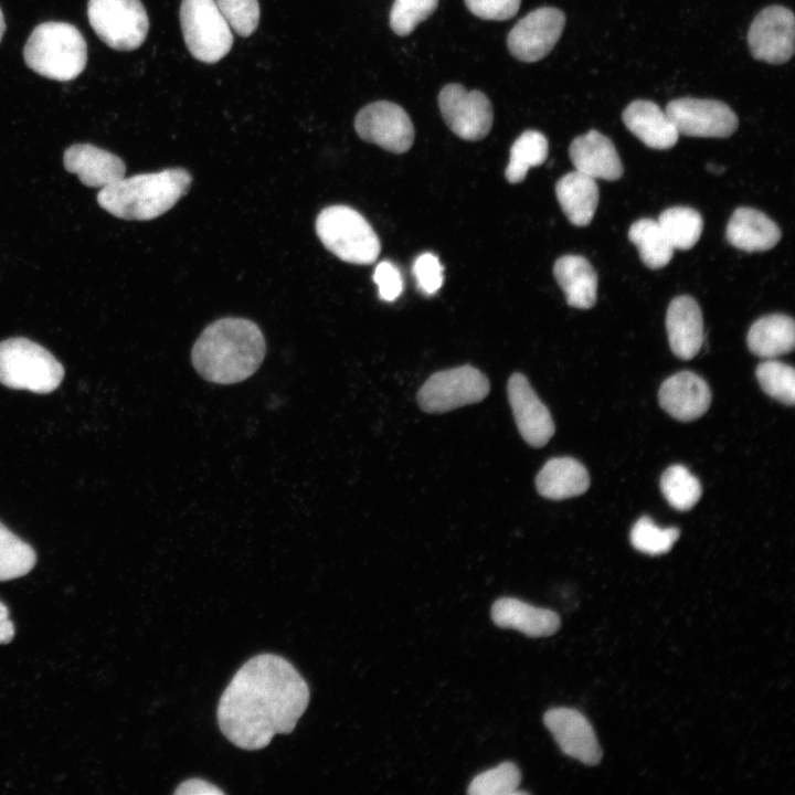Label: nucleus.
Wrapping results in <instances>:
<instances>
[{
  "instance_id": "1",
  "label": "nucleus",
  "mask_w": 795,
  "mask_h": 795,
  "mask_svg": "<svg viewBox=\"0 0 795 795\" xmlns=\"http://www.w3.org/2000/svg\"><path fill=\"white\" fill-rule=\"evenodd\" d=\"M309 687L282 656L261 654L244 662L221 695L216 717L223 735L243 750H259L275 734L290 733L309 703Z\"/></svg>"
},
{
  "instance_id": "2",
  "label": "nucleus",
  "mask_w": 795,
  "mask_h": 795,
  "mask_svg": "<svg viewBox=\"0 0 795 795\" xmlns=\"http://www.w3.org/2000/svg\"><path fill=\"white\" fill-rule=\"evenodd\" d=\"M265 351L263 332L255 322L226 317L202 331L192 347L191 362L204 380L227 385L253 375Z\"/></svg>"
},
{
  "instance_id": "3",
  "label": "nucleus",
  "mask_w": 795,
  "mask_h": 795,
  "mask_svg": "<svg viewBox=\"0 0 795 795\" xmlns=\"http://www.w3.org/2000/svg\"><path fill=\"white\" fill-rule=\"evenodd\" d=\"M191 174L182 168L135 174L104 187L98 204L116 218L147 221L169 211L188 192Z\"/></svg>"
},
{
  "instance_id": "4",
  "label": "nucleus",
  "mask_w": 795,
  "mask_h": 795,
  "mask_svg": "<svg viewBox=\"0 0 795 795\" xmlns=\"http://www.w3.org/2000/svg\"><path fill=\"white\" fill-rule=\"evenodd\" d=\"M23 57L28 67L55 81H71L86 66L87 45L76 26L66 22L49 21L31 32Z\"/></svg>"
},
{
  "instance_id": "5",
  "label": "nucleus",
  "mask_w": 795,
  "mask_h": 795,
  "mask_svg": "<svg viewBox=\"0 0 795 795\" xmlns=\"http://www.w3.org/2000/svg\"><path fill=\"white\" fill-rule=\"evenodd\" d=\"M64 369L45 348L26 338L0 342V383L15 389L45 394L62 382Z\"/></svg>"
},
{
  "instance_id": "6",
  "label": "nucleus",
  "mask_w": 795,
  "mask_h": 795,
  "mask_svg": "<svg viewBox=\"0 0 795 795\" xmlns=\"http://www.w3.org/2000/svg\"><path fill=\"white\" fill-rule=\"evenodd\" d=\"M316 233L324 246L341 261L368 265L378 258L381 244L369 222L347 205H330L317 216Z\"/></svg>"
},
{
  "instance_id": "7",
  "label": "nucleus",
  "mask_w": 795,
  "mask_h": 795,
  "mask_svg": "<svg viewBox=\"0 0 795 795\" xmlns=\"http://www.w3.org/2000/svg\"><path fill=\"white\" fill-rule=\"evenodd\" d=\"M179 18L186 46L198 61L216 63L232 49L231 28L215 0H182Z\"/></svg>"
},
{
  "instance_id": "8",
  "label": "nucleus",
  "mask_w": 795,
  "mask_h": 795,
  "mask_svg": "<svg viewBox=\"0 0 795 795\" xmlns=\"http://www.w3.org/2000/svg\"><path fill=\"white\" fill-rule=\"evenodd\" d=\"M87 17L97 36L117 51H132L146 40L149 19L140 0H88Z\"/></svg>"
},
{
  "instance_id": "9",
  "label": "nucleus",
  "mask_w": 795,
  "mask_h": 795,
  "mask_svg": "<svg viewBox=\"0 0 795 795\" xmlns=\"http://www.w3.org/2000/svg\"><path fill=\"white\" fill-rule=\"evenodd\" d=\"M489 390L487 377L465 364L433 373L418 390L416 400L426 413H445L483 401Z\"/></svg>"
},
{
  "instance_id": "10",
  "label": "nucleus",
  "mask_w": 795,
  "mask_h": 795,
  "mask_svg": "<svg viewBox=\"0 0 795 795\" xmlns=\"http://www.w3.org/2000/svg\"><path fill=\"white\" fill-rule=\"evenodd\" d=\"M438 107L447 127L464 140H480L492 127V105L479 91L447 84L438 94Z\"/></svg>"
},
{
  "instance_id": "11",
  "label": "nucleus",
  "mask_w": 795,
  "mask_h": 795,
  "mask_svg": "<svg viewBox=\"0 0 795 795\" xmlns=\"http://www.w3.org/2000/svg\"><path fill=\"white\" fill-rule=\"evenodd\" d=\"M354 129L367 142L394 152H406L414 141V127L407 113L398 104L378 100L361 108Z\"/></svg>"
},
{
  "instance_id": "12",
  "label": "nucleus",
  "mask_w": 795,
  "mask_h": 795,
  "mask_svg": "<svg viewBox=\"0 0 795 795\" xmlns=\"http://www.w3.org/2000/svg\"><path fill=\"white\" fill-rule=\"evenodd\" d=\"M665 113L679 135L690 137L727 138L739 125L735 113L723 102L714 99H674L667 104Z\"/></svg>"
},
{
  "instance_id": "13",
  "label": "nucleus",
  "mask_w": 795,
  "mask_h": 795,
  "mask_svg": "<svg viewBox=\"0 0 795 795\" xmlns=\"http://www.w3.org/2000/svg\"><path fill=\"white\" fill-rule=\"evenodd\" d=\"M565 24L564 13L553 7L538 8L520 19L510 30L507 46L522 62H537L547 56L560 39Z\"/></svg>"
},
{
  "instance_id": "14",
  "label": "nucleus",
  "mask_w": 795,
  "mask_h": 795,
  "mask_svg": "<svg viewBox=\"0 0 795 795\" xmlns=\"http://www.w3.org/2000/svg\"><path fill=\"white\" fill-rule=\"evenodd\" d=\"M794 13L783 6L764 8L753 20L748 43L754 59L783 64L794 54Z\"/></svg>"
},
{
  "instance_id": "15",
  "label": "nucleus",
  "mask_w": 795,
  "mask_h": 795,
  "mask_svg": "<svg viewBox=\"0 0 795 795\" xmlns=\"http://www.w3.org/2000/svg\"><path fill=\"white\" fill-rule=\"evenodd\" d=\"M507 394L522 438L532 447L544 446L554 434L555 426L550 411L528 379L519 372L513 373L507 383Z\"/></svg>"
},
{
  "instance_id": "16",
  "label": "nucleus",
  "mask_w": 795,
  "mask_h": 795,
  "mask_svg": "<svg viewBox=\"0 0 795 795\" xmlns=\"http://www.w3.org/2000/svg\"><path fill=\"white\" fill-rule=\"evenodd\" d=\"M543 722L561 751L586 765H596L602 749L590 721L577 710L552 708L543 716Z\"/></svg>"
},
{
  "instance_id": "17",
  "label": "nucleus",
  "mask_w": 795,
  "mask_h": 795,
  "mask_svg": "<svg viewBox=\"0 0 795 795\" xmlns=\"http://www.w3.org/2000/svg\"><path fill=\"white\" fill-rule=\"evenodd\" d=\"M658 401L669 415L678 421L689 422L708 411L711 391L701 377L691 371H681L662 382Z\"/></svg>"
},
{
  "instance_id": "18",
  "label": "nucleus",
  "mask_w": 795,
  "mask_h": 795,
  "mask_svg": "<svg viewBox=\"0 0 795 795\" xmlns=\"http://www.w3.org/2000/svg\"><path fill=\"white\" fill-rule=\"evenodd\" d=\"M666 330L672 353L681 360L698 354L703 343V318L699 304L688 295L675 297L667 309Z\"/></svg>"
},
{
  "instance_id": "19",
  "label": "nucleus",
  "mask_w": 795,
  "mask_h": 795,
  "mask_svg": "<svg viewBox=\"0 0 795 795\" xmlns=\"http://www.w3.org/2000/svg\"><path fill=\"white\" fill-rule=\"evenodd\" d=\"M575 170L593 178L608 181L622 177L624 168L614 144L597 130L573 139L569 147Z\"/></svg>"
},
{
  "instance_id": "20",
  "label": "nucleus",
  "mask_w": 795,
  "mask_h": 795,
  "mask_svg": "<svg viewBox=\"0 0 795 795\" xmlns=\"http://www.w3.org/2000/svg\"><path fill=\"white\" fill-rule=\"evenodd\" d=\"M68 172L76 173L80 181L91 188H104L125 177L124 161L116 155L91 144H75L63 157Z\"/></svg>"
},
{
  "instance_id": "21",
  "label": "nucleus",
  "mask_w": 795,
  "mask_h": 795,
  "mask_svg": "<svg viewBox=\"0 0 795 795\" xmlns=\"http://www.w3.org/2000/svg\"><path fill=\"white\" fill-rule=\"evenodd\" d=\"M490 614L497 626L519 630L529 637L550 636L561 625L555 612L515 597H500L495 601Z\"/></svg>"
},
{
  "instance_id": "22",
  "label": "nucleus",
  "mask_w": 795,
  "mask_h": 795,
  "mask_svg": "<svg viewBox=\"0 0 795 795\" xmlns=\"http://www.w3.org/2000/svg\"><path fill=\"white\" fill-rule=\"evenodd\" d=\"M622 119L629 131L653 149H669L678 141L674 123L654 102L637 99L623 112Z\"/></svg>"
},
{
  "instance_id": "23",
  "label": "nucleus",
  "mask_w": 795,
  "mask_h": 795,
  "mask_svg": "<svg viewBox=\"0 0 795 795\" xmlns=\"http://www.w3.org/2000/svg\"><path fill=\"white\" fill-rule=\"evenodd\" d=\"M725 237L738 250L763 252L778 243L781 230L763 212L740 206L734 210L727 224Z\"/></svg>"
},
{
  "instance_id": "24",
  "label": "nucleus",
  "mask_w": 795,
  "mask_h": 795,
  "mask_svg": "<svg viewBox=\"0 0 795 795\" xmlns=\"http://www.w3.org/2000/svg\"><path fill=\"white\" fill-rule=\"evenodd\" d=\"M589 486L590 475L586 468L572 457L550 458L536 477L537 491L551 500L580 496Z\"/></svg>"
},
{
  "instance_id": "25",
  "label": "nucleus",
  "mask_w": 795,
  "mask_h": 795,
  "mask_svg": "<svg viewBox=\"0 0 795 795\" xmlns=\"http://www.w3.org/2000/svg\"><path fill=\"white\" fill-rule=\"evenodd\" d=\"M553 275L569 306L589 309L595 305L597 274L584 256L570 254L559 257L553 266Z\"/></svg>"
},
{
  "instance_id": "26",
  "label": "nucleus",
  "mask_w": 795,
  "mask_h": 795,
  "mask_svg": "<svg viewBox=\"0 0 795 795\" xmlns=\"http://www.w3.org/2000/svg\"><path fill=\"white\" fill-rule=\"evenodd\" d=\"M555 194L559 204L569 219L576 226L587 225L598 204V187L595 180L577 170L561 177L555 184Z\"/></svg>"
},
{
  "instance_id": "27",
  "label": "nucleus",
  "mask_w": 795,
  "mask_h": 795,
  "mask_svg": "<svg viewBox=\"0 0 795 795\" xmlns=\"http://www.w3.org/2000/svg\"><path fill=\"white\" fill-rule=\"evenodd\" d=\"M746 343L752 353L765 359L791 352L795 344L793 318L784 314L759 318L749 329Z\"/></svg>"
},
{
  "instance_id": "28",
  "label": "nucleus",
  "mask_w": 795,
  "mask_h": 795,
  "mask_svg": "<svg viewBox=\"0 0 795 795\" xmlns=\"http://www.w3.org/2000/svg\"><path fill=\"white\" fill-rule=\"evenodd\" d=\"M628 239L637 247L643 264L651 269L665 267L672 258L674 248L656 220L644 218L634 222Z\"/></svg>"
},
{
  "instance_id": "29",
  "label": "nucleus",
  "mask_w": 795,
  "mask_h": 795,
  "mask_svg": "<svg viewBox=\"0 0 795 795\" xmlns=\"http://www.w3.org/2000/svg\"><path fill=\"white\" fill-rule=\"evenodd\" d=\"M549 144L537 130L523 131L512 144L505 177L509 183L524 180L530 168L542 165L548 157Z\"/></svg>"
},
{
  "instance_id": "30",
  "label": "nucleus",
  "mask_w": 795,
  "mask_h": 795,
  "mask_svg": "<svg viewBox=\"0 0 795 795\" xmlns=\"http://www.w3.org/2000/svg\"><path fill=\"white\" fill-rule=\"evenodd\" d=\"M672 248L689 250L699 241L703 220L700 213L689 206H672L664 210L657 220Z\"/></svg>"
},
{
  "instance_id": "31",
  "label": "nucleus",
  "mask_w": 795,
  "mask_h": 795,
  "mask_svg": "<svg viewBox=\"0 0 795 795\" xmlns=\"http://www.w3.org/2000/svg\"><path fill=\"white\" fill-rule=\"evenodd\" d=\"M660 489L668 504L679 511L690 510L701 497V485L682 465L669 466L660 478Z\"/></svg>"
},
{
  "instance_id": "32",
  "label": "nucleus",
  "mask_w": 795,
  "mask_h": 795,
  "mask_svg": "<svg viewBox=\"0 0 795 795\" xmlns=\"http://www.w3.org/2000/svg\"><path fill=\"white\" fill-rule=\"evenodd\" d=\"M36 562L32 547L0 522V581L28 574Z\"/></svg>"
},
{
  "instance_id": "33",
  "label": "nucleus",
  "mask_w": 795,
  "mask_h": 795,
  "mask_svg": "<svg viewBox=\"0 0 795 795\" xmlns=\"http://www.w3.org/2000/svg\"><path fill=\"white\" fill-rule=\"evenodd\" d=\"M755 375L767 395L783 404H794L795 371L792 365L768 359L757 365Z\"/></svg>"
},
{
  "instance_id": "34",
  "label": "nucleus",
  "mask_w": 795,
  "mask_h": 795,
  "mask_svg": "<svg viewBox=\"0 0 795 795\" xmlns=\"http://www.w3.org/2000/svg\"><path fill=\"white\" fill-rule=\"evenodd\" d=\"M678 528H660L647 516L639 518L629 534L632 545L646 554L667 553L679 538Z\"/></svg>"
},
{
  "instance_id": "35",
  "label": "nucleus",
  "mask_w": 795,
  "mask_h": 795,
  "mask_svg": "<svg viewBox=\"0 0 795 795\" xmlns=\"http://www.w3.org/2000/svg\"><path fill=\"white\" fill-rule=\"evenodd\" d=\"M521 781L518 766L512 762L499 765L477 774L469 783L470 795H512Z\"/></svg>"
},
{
  "instance_id": "36",
  "label": "nucleus",
  "mask_w": 795,
  "mask_h": 795,
  "mask_svg": "<svg viewBox=\"0 0 795 795\" xmlns=\"http://www.w3.org/2000/svg\"><path fill=\"white\" fill-rule=\"evenodd\" d=\"M438 0H394L389 22L392 31L405 36L436 10Z\"/></svg>"
},
{
  "instance_id": "37",
  "label": "nucleus",
  "mask_w": 795,
  "mask_h": 795,
  "mask_svg": "<svg viewBox=\"0 0 795 795\" xmlns=\"http://www.w3.org/2000/svg\"><path fill=\"white\" fill-rule=\"evenodd\" d=\"M218 8L230 28L239 35L250 36L259 21L257 0H215Z\"/></svg>"
},
{
  "instance_id": "38",
  "label": "nucleus",
  "mask_w": 795,
  "mask_h": 795,
  "mask_svg": "<svg viewBox=\"0 0 795 795\" xmlns=\"http://www.w3.org/2000/svg\"><path fill=\"white\" fill-rule=\"evenodd\" d=\"M418 289L425 295L435 294L443 285V266L436 255L423 253L413 264Z\"/></svg>"
},
{
  "instance_id": "39",
  "label": "nucleus",
  "mask_w": 795,
  "mask_h": 795,
  "mask_svg": "<svg viewBox=\"0 0 795 795\" xmlns=\"http://www.w3.org/2000/svg\"><path fill=\"white\" fill-rule=\"evenodd\" d=\"M467 9L484 20L504 21L515 17L521 0H464Z\"/></svg>"
},
{
  "instance_id": "40",
  "label": "nucleus",
  "mask_w": 795,
  "mask_h": 795,
  "mask_svg": "<svg viewBox=\"0 0 795 795\" xmlns=\"http://www.w3.org/2000/svg\"><path fill=\"white\" fill-rule=\"evenodd\" d=\"M373 280L378 286L382 300L393 301L403 290V280L399 268L389 261L378 264L373 273Z\"/></svg>"
},
{
  "instance_id": "41",
  "label": "nucleus",
  "mask_w": 795,
  "mask_h": 795,
  "mask_svg": "<svg viewBox=\"0 0 795 795\" xmlns=\"http://www.w3.org/2000/svg\"><path fill=\"white\" fill-rule=\"evenodd\" d=\"M173 793L184 795L224 794V792L218 786L201 778H189L183 781L181 784H179V786L174 789Z\"/></svg>"
},
{
  "instance_id": "42",
  "label": "nucleus",
  "mask_w": 795,
  "mask_h": 795,
  "mask_svg": "<svg viewBox=\"0 0 795 795\" xmlns=\"http://www.w3.org/2000/svg\"><path fill=\"white\" fill-rule=\"evenodd\" d=\"M14 636V625L9 618V610L0 601V644H8Z\"/></svg>"
},
{
  "instance_id": "43",
  "label": "nucleus",
  "mask_w": 795,
  "mask_h": 795,
  "mask_svg": "<svg viewBox=\"0 0 795 795\" xmlns=\"http://www.w3.org/2000/svg\"><path fill=\"white\" fill-rule=\"evenodd\" d=\"M4 30H6V23H4V19H3V13H2V11H1V9H0V41H1V39H2V35H3V33H4Z\"/></svg>"
}]
</instances>
